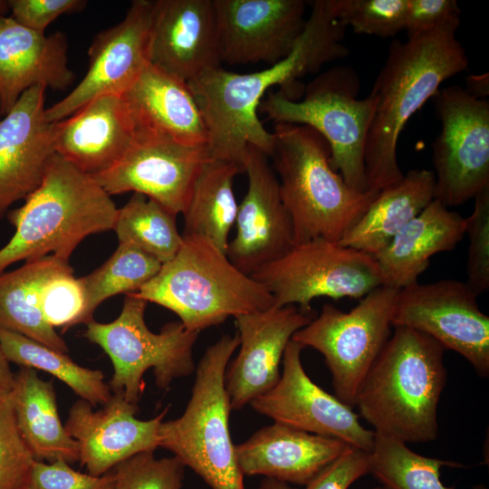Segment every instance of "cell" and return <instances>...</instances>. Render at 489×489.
I'll return each mask as SVG.
<instances>
[{"mask_svg":"<svg viewBox=\"0 0 489 489\" xmlns=\"http://www.w3.org/2000/svg\"><path fill=\"white\" fill-rule=\"evenodd\" d=\"M12 17L22 25L45 34L49 24L60 15L82 11V0H7Z\"/></svg>","mask_w":489,"mask_h":489,"instance_id":"7bdbcfd3","label":"cell"},{"mask_svg":"<svg viewBox=\"0 0 489 489\" xmlns=\"http://www.w3.org/2000/svg\"><path fill=\"white\" fill-rule=\"evenodd\" d=\"M210 159L207 146H188L137 131L124 156L91 177L110 197L126 192L142 194L178 215L185 211L195 182Z\"/></svg>","mask_w":489,"mask_h":489,"instance_id":"5bb4252c","label":"cell"},{"mask_svg":"<svg viewBox=\"0 0 489 489\" xmlns=\"http://www.w3.org/2000/svg\"><path fill=\"white\" fill-rule=\"evenodd\" d=\"M257 489H295L292 487L289 484L272 479L264 478L262 480L259 487Z\"/></svg>","mask_w":489,"mask_h":489,"instance_id":"7dc6e473","label":"cell"},{"mask_svg":"<svg viewBox=\"0 0 489 489\" xmlns=\"http://www.w3.org/2000/svg\"><path fill=\"white\" fill-rule=\"evenodd\" d=\"M122 97L137 131L188 146H207L206 126L186 81L150 63Z\"/></svg>","mask_w":489,"mask_h":489,"instance_id":"484cf974","label":"cell"},{"mask_svg":"<svg viewBox=\"0 0 489 489\" xmlns=\"http://www.w3.org/2000/svg\"><path fill=\"white\" fill-rule=\"evenodd\" d=\"M488 73L472 74L466 78V88L465 90L478 99H485L488 95Z\"/></svg>","mask_w":489,"mask_h":489,"instance_id":"f6af8a7d","label":"cell"},{"mask_svg":"<svg viewBox=\"0 0 489 489\" xmlns=\"http://www.w3.org/2000/svg\"><path fill=\"white\" fill-rule=\"evenodd\" d=\"M434 103L441 121L433 143L435 199L450 207L489 187V102L451 85Z\"/></svg>","mask_w":489,"mask_h":489,"instance_id":"7c38bea8","label":"cell"},{"mask_svg":"<svg viewBox=\"0 0 489 489\" xmlns=\"http://www.w3.org/2000/svg\"><path fill=\"white\" fill-rule=\"evenodd\" d=\"M459 24L390 43L371 90L377 102L365 149L369 190L379 192L402 179L397 154L401 131L443 82L467 70L465 50L455 36Z\"/></svg>","mask_w":489,"mask_h":489,"instance_id":"7a4b0ae2","label":"cell"},{"mask_svg":"<svg viewBox=\"0 0 489 489\" xmlns=\"http://www.w3.org/2000/svg\"><path fill=\"white\" fill-rule=\"evenodd\" d=\"M53 123L56 153L91 176L116 164L137 134L131 112L120 94L99 96Z\"/></svg>","mask_w":489,"mask_h":489,"instance_id":"603a6c76","label":"cell"},{"mask_svg":"<svg viewBox=\"0 0 489 489\" xmlns=\"http://www.w3.org/2000/svg\"><path fill=\"white\" fill-rule=\"evenodd\" d=\"M478 295L465 282L446 279L418 282L398 290L392 327L423 332L465 358L478 376H489V317Z\"/></svg>","mask_w":489,"mask_h":489,"instance_id":"4fadbf2b","label":"cell"},{"mask_svg":"<svg viewBox=\"0 0 489 489\" xmlns=\"http://www.w3.org/2000/svg\"><path fill=\"white\" fill-rule=\"evenodd\" d=\"M138 410L120 392L98 409L83 399L73 403L64 427L77 442L79 462L88 474L103 475L134 455L159 447L158 427L168 408L148 420L136 417Z\"/></svg>","mask_w":489,"mask_h":489,"instance_id":"ffe728a7","label":"cell"},{"mask_svg":"<svg viewBox=\"0 0 489 489\" xmlns=\"http://www.w3.org/2000/svg\"><path fill=\"white\" fill-rule=\"evenodd\" d=\"M465 223L469 239L465 283L479 296L489 289V187L475 197Z\"/></svg>","mask_w":489,"mask_h":489,"instance_id":"ab89813d","label":"cell"},{"mask_svg":"<svg viewBox=\"0 0 489 489\" xmlns=\"http://www.w3.org/2000/svg\"><path fill=\"white\" fill-rule=\"evenodd\" d=\"M161 265L160 262L141 250L119 244L104 264L80 278L89 319L93 320L97 307L110 297L138 292L158 273Z\"/></svg>","mask_w":489,"mask_h":489,"instance_id":"e575fe53","label":"cell"},{"mask_svg":"<svg viewBox=\"0 0 489 489\" xmlns=\"http://www.w3.org/2000/svg\"><path fill=\"white\" fill-rule=\"evenodd\" d=\"M460 8L455 0H408L405 30L408 38L449 24H460Z\"/></svg>","mask_w":489,"mask_h":489,"instance_id":"ee69618b","label":"cell"},{"mask_svg":"<svg viewBox=\"0 0 489 489\" xmlns=\"http://www.w3.org/2000/svg\"><path fill=\"white\" fill-rule=\"evenodd\" d=\"M6 216L15 231L0 249V273L20 261L54 254L69 261L87 236L114 229L118 207L93 179L59 154L40 186Z\"/></svg>","mask_w":489,"mask_h":489,"instance_id":"277c9868","label":"cell"},{"mask_svg":"<svg viewBox=\"0 0 489 489\" xmlns=\"http://www.w3.org/2000/svg\"><path fill=\"white\" fill-rule=\"evenodd\" d=\"M239 337L223 335L196 367L191 397L183 414L163 420L158 445L197 473L211 489H244L230 429L232 409L225 376Z\"/></svg>","mask_w":489,"mask_h":489,"instance_id":"52a82bcc","label":"cell"},{"mask_svg":"<svg viewBox=\"0 0 489 489\" xmlns=\"http://www.w3.org/2000/svg\"><path fill=\"white\" fill-rule=\"evenodd\" d=\"M251 276L272 294L274 305H298L312 312L319 297L360 299L384 284L375 258L339 242L316 238L295 244Z\"/></svg>","mask_w":489,"mask_h":489,"instance_id":"8fae6325","label":"cell"},{"mask_svg":"<svg viewBox=\"0 0 489 489\" xmlns=\"http://www.w3.org/2000/svg\"><path fill=\"white\" fill-rule=\"evenodd\" d=\"M152 17L153 1L135 0L120 23L97 34L86 74L66 97L46 108L48 121L66 119L99 96L122 95L151 63Z\"/></svg>","mask_w":489,"mask_h":489,"instance_id":"9a60e30c","label":"cell"},{"mask_svg":"<svg viewBox=\"0 0 489 489\" xmlns=\"http://www.w3.org/2000/svg\"><path fill=\"white\" fill-rule=\"evenodd\" d=\"M370 489H383L381 486H375V487H372Z\"/></svg>","mask_w":489,"mask_h":489,"instance_id":"c3c4849f","label":"cell"},{"mask_svg":"<svg viewBox=\"0 0 489 489\" xmlns=\"http://www.w3.org/2000/svg\"><path fill=\"white\" fill-rule=\"evenodd\" d=\"M304 348L290 340L282 361L278 383L251 401L254 411L274 422L336 438L352 447L370 452L374 431L364 427L353 408L341 402L315 384L307 375L301 360Z\"/></svg>","mask_w":489,"mask_h":489,"instance_id":"2e32d148","label":"cell"},{"mask_svg":"<svg viewBox=\"0 0 489 489\" xmlns=\"http://www.w3.org/2000/svg\"><path fill=\"white\" fill-rule=\"evenodd\" d=\"M0 344L9 363L52 374L93 408L105 405L112 396L101 370L82 367L65 353L5 329H0Z\"/></svg>","mask_w":489,"mask_h":489,"instance_id":"1f68e13d","label":"cell"},{"mask_svg":"<svg viewBox=\"0 0 489 489\" xmlns=\"http://www.w3.org/2000/svg\"><path fill=\"white\" fill-rule=\"evenodd\" d=\"M465 217L434 199L373 255L384 284L401 289L418 282L430 258L453 250L465 235Z\"/></svg>","mask_w":489,"mask_h":489,"instance_id":"4316f807","label":"cell"},{"mask_svg":"<svg viewBox=\"0 0 489 489\" xmlns=\"http://www.w3.org/2000/svg\"><path fill=\"white\" fill-rule=\"evenodd\" d=\"M272 133L271 158L295 243L316 238L340 242L379 192L350 187L331 166L329 144L313 129L274 123Z\"/></svg>","mask_w":489,"mask_h":489,"instance_id":"5b68a950","label":"cell"},{"mask_svg":"<svg viewBox=\"0 0 489 489\" xmlns=\"http://www.w3.org/2000/svg\"><path fill=\"white\" fill-rule=\"evenodd\" d=\"M112 471L101 476L73 469L63 460L34 461L26 489H112Z\"/></svg>","mask_w":489,"mask_h":489,"instance_id":"60d3db41","label":"cell"},{"mask_svg":"<svg viewBox=\"0 0 489 489\" xmlns=\"http://www.w3.org/2000/svg\"><path fill=\"white\" fill-rule=\"evenodd\" d=\"M46 87L30 88L0 119V220L42 183L56 153L45 116Z\"/></svg>","mask_w":489,"mask_h":489,"instance_id":"44dd1931","label":"cell"},{"mask_svg":"<svg viewBox=\"0 0 489 489\" xmlns=\"http://www.w3.org/2000/svg\"><path fill=\"white\" fill-rule=\"evenodd\" d=\"M14 380V373L10 369V365L0 344V387L10 390Z\"/></svg>","mask_w":489,"mask_h":489,"instance_id":"bcb514c9","label":"cell"},{"mask_svg":"<svg viewBox=\"0 0 489 489\" xmlns=\"http://www.w3.org/2000/svg\"><path fill=\"white\" fill-rule=\"evenodd\" d=\"M34 461L18 429L9 390L0 387V489H26Z\"/></svg>","mask_w":489,"mask_h":489,"instance_id":"8d00e7d4","label":"cell"},{"mask_svg":"<svg viewBox=\"0 0 489 489\" xmlns=\"http://www.w3.org/2000/svg\"><path fill=\"white\" fill-rule=\"evenodd\" d=\"M370 452L350 447L326 465L304 489H349L362 476L370 474Z\"/></svg>","mask_w":489,"mask_h":489,"instance_id":"b9f144b4","label":"cell"},{"mask_svg":"<svg viewBox=\"0 0 489 489\" xmlns=\"http://www.w3.org/2000/svg\"><path fill=\"white\" fill-rule=\"evenodd\" d=\"M62 32H34L12 16L0 15V105L6 114L27 90L43 85L64 91L74 81Z\"/></svg>","mask_w":489,"mask_h":489,"instance_id":"cb8c5ba5","label":"cell"},{"mask_svg":"<svg viewBox=\"0 0 489 489\" xmlns=\"http://www.w3.org/2000/svg\"><path fill=\"white\" fill-rule=\"evenodd\" d=\"M360 79L349 66H335L315 77L302 100L290 98L283 90L268 91L258 112L274 123L304 125L327 141L332 168L354 190L368 188L365 168L367 137L377 99L369 93L359 99Z\"/></svg>","mask_w":489,"mask_h":489,"instance_id":"ba28073f","label":"cell"},{"mask_svg":"<svg viewBox=\"0 0 489 489\" xmlns=\"http://www.w3.org/2000/svg\"><path fill=\"white\" fill-rule=\"evenodd\" d=\"M339 3L314 1L292 52L269 68L235 73L219 66L187 82L206 126L211 158L234 163L243 170L248 145L271 157L273 135L259 120L260 103L273 87L285 91L297 79L349 55L343 43L347 25L340 18Z\"/></svg>","mask_w":489,"mask_h":489,"instance_id":"6da1fadb","label":"cell"},{"mask_svg":"<svg viewBox=\"0 0 489 489\" xmlns=\"http://www.w3.org/2000/svg\"><path fill=\"white\" fill-rule=\"evenodd\" d=\"M350 446L345 442L274 422L235 446L244 475L306 485Z\"/></svg>","mask_w":489,"mask_h":489,"instance_id":"d4e9b609","label":"cell"},{"mask_svg":"<svg viewBox=\"0 0 489 489\" xmlns=\"http://www.w3.org/2000/svg\"><path fill=\"white\" fill-rule=\"evenodd\" d=\"M370 457V474L383 489H455L442 483L441 468L463 466L417 454L405 442L377 432Z\"/></svg>","mask_w":489,"mask_h":489,"instance_id":"836d02e7","label":"cell"},{"mask_svg":"<svg viewBox=\"0 0 489 489\" xmlns=\"http://www.w3.org/2000/svg\"><path fill=\"white\" fill-rule=\"evenodd\" d=\"M268 158L257 148L247 146L242 167L248 187L238 205L235 235L226 250L231 263L248 275L280 258L296 244L292 222Z\"/></svg>","mask_w":489,"mask_h":489,"instance_id":"e0dca14e","label":"cell"},{"mask_svg":"<svg viewBox=\"0 0 489 489\" xmlns=\"http://www.w3.org/2000/svg\"><path fill=\"white\" fill-rule=\"evenodd\" d=\"M150 62L187 82L221 66L213 0L153 1Z\"/></svg>","mask_w":489,"mask_h":489,"instance_id":"7402d4cb","label":"cell"},{"mask_svg":"<svg viewBox=\"0 0 489 489\" xmlns=\"http://www.w3.org/2000/svg\"><path fill=\"white\" fill-rule=\"evenodd\" d=\"M9 393L18 429L35 460L79 462L78 444L61 422L52 381L21 366Z\"/></svg>","mask_w":489,"mask_h":489,"instance_id":"83f0119b","label":"cell"},{"mask_svg":"<svg viewBox=\"0 0 489 489\" xmlns=\"http://www.w3.org/2000/svg\"><path fill=\"white\" fill-rule=\"evenodd\" d=\"M408 0H340V16L356 34L391 37L405 30Z\"/></svg>","mask_w":489,"mask_h":489,"instance_id":"f35d334b","label":"cell"},{"mask_svg":"<svg viewBox=\"0 0 489 489\" xmlns=\"http://www.w3.org/2000/svg\"><path fill=\"white\" fill-rule=\"evenodd\" d=\"M435 199V175L410 169L401 180L379 191L356 225L339 242L375 255Z\"/></svg>","mask_w":489,"mask_h":489,"instance_id":"f1b7e54d","label":"cell"},{"mask_svg":"<svg viewBox=\"0 0 489 489\" xmlns=\"http://www.w3.org/2000/svg\"><path fill=\"white\" fill-rule=\"evenodd\" d=\"M146 451L118 464L112 489H182L185 465L174 455L157 458Z\"/></svg>","mask_w":489,"mask_h":489,"instance_id":"74e56055","label":"cell"},{"mask_svg":"<svg viewBox=\"0 0 489 489\" xmlns=\"http://www.w3.org/2000/svg\"><path fill=\"white\" fill-rule=\"evenodd\" d=\"M445 351L423 332L394 327L355 399L374 432L406 444L437 438V407L447 378Z\"/></svg>","mask_w":489,"mask_h":489,"instance_id":"3957f363","label":"cell"},{"mask_svg":"<svg viewBox=\"0 0 489 489\" xmlns=\"http://www.w3.org/2000/svg\"><path fill=\"white\" fill-rule=\"evenodd\" d=\"M243 172L234 163L211 158L199 173L185 211L182 235H202L226 254L238 204L233 184Z\"/></svg>","mask_w":489,"mask_h":489,"instance_id":"4dcf8cb0","label":"cell"},{"mask_svg":"<svg viewBox=\"0 0 489 489\" xmlns=\"http://www.w3.org/2000/svg\"><path fill=\"white\" fill-rule=\"evenodd\" d=\"M146 306L147 302L128 293L114 321L102 323L92 320L84 332V337L100 346L111 360V392L122 393L136 405L144 391L143 376L148 369H153L156 385L163 390L175 379L196 370L193 348L199 332L172 321L155 333L146 324Z\"/></svg>","mask_w":489,"mask_h":489,"instance_id":"9c48e42d","label":"cell"},{"mask_svg":"<svg viewBox=\"0 0 489 489\" xmlns=\"http://www.w3.org/2000/svg\"><path fill=\"white\" fill-rule=\"evenodd\" d=\"M3 117V114H2V110H1V105H0V119Z\"/></svg>","mask_w":489,"mask_h":489,"instance_id":"681fc988","label":"cell"},{"mask_svg":"<svg viewBox=\"0 0 489 489\" xmlns=\"http://www.w3.org/2000/svg\"><path fill=\"white\" fill-rule=\"evenodd\" d=\"M176 216L155 200L133 193L118 208L113 230L119 244L132 245L164 264L177 254L182 244Z\"/></svg>","mask_w":489,"mask_h":489,"instance_id":"d6a6232c","label":"cell"},{"mask_svg":"<svg viewBox=\"0 0 489 489\" xmlns=\"http://www.w3.org/2000/svg\"><path fill=\"white\" fill-rule=\"evenodd\" d=\"M182 237L177 254L133 295L173 312L187 330L197 332L231 316L274 305L268 290L210 240L197 235Z\"/></svg>","mask_w":489,"mask_h":489,"instance_id":"8992f818","label":"cell"},{"mask_svg":"<svg viewBox=\"0 0 489 489\" xmlns=\"http://www.w3.org/2000/svg\"><path fill=\"white\" fill-rule=\"evenodd\" d=\"M69 265V261L49 254L0 273V329L20 333L67 354L66 342L43 319L39 297L44 282Z\"/></svg>","mask_w":489,"mask_h":489,"instance_id":"f546056e","label":"cell"},{"mask_svg":"<svg viewBox=\"0 0 489 489\" xmlns=\"http://www.w3.org/2000/svg\"><path fill=\"white\" fill-rule=\"evenodd\" d=\"M399 289L380 285L345 312L324 303L321 312L292 340L324 358L335 396L350 408L360 384L391 335V316Z\"/></svg>","mask_w":489,"mask_h":489,"instance_id":"30bf717a","label":"cell"},{"mask_svg":"<svg viewBox=\"0 0 489 489\" xmlns=\"http://www.w3.org/2000/svg\"><path fill=\"white\" fill-rule=\"evenodd\" d=\"M314 317L312 311L305 312L295 305H273L235 317L239 351L229 362L225 376L233 409H242L278 383L288 343Z\"/></svg>","mask_w":489,"mask_h":489,"instance_id":"d6986e66","label":"cell"},{"mask_svg":"<svg viewBox=\"0 0 489 489\" xmlns=\"http://www.w3.org/2000/svg\"><path fill=\"white\" fill-rule=\"evenodd\" d=\"M221 61L229 65L284 59L305 24L302 0H213Z\"/></svg>","mask_w":489,"mask_h":489,"instance_id":"ac0fdd59","label":"cell"},{"mask_svg":"<svg viewBox=\"0 0 489 489\" xmlns=\"http://www.w3.org/2000/svg\"><path fill=\"white\" fill-rule=\"evenodd\" d=\"M39 307L45 321L63 331L90 320L86 312L84 291L71 265L51 275L40 291Z\"/></svg>","mask_w":489,"mask_h":489,"instance_id":"d590c367","label":"cell"}]
</instances>
